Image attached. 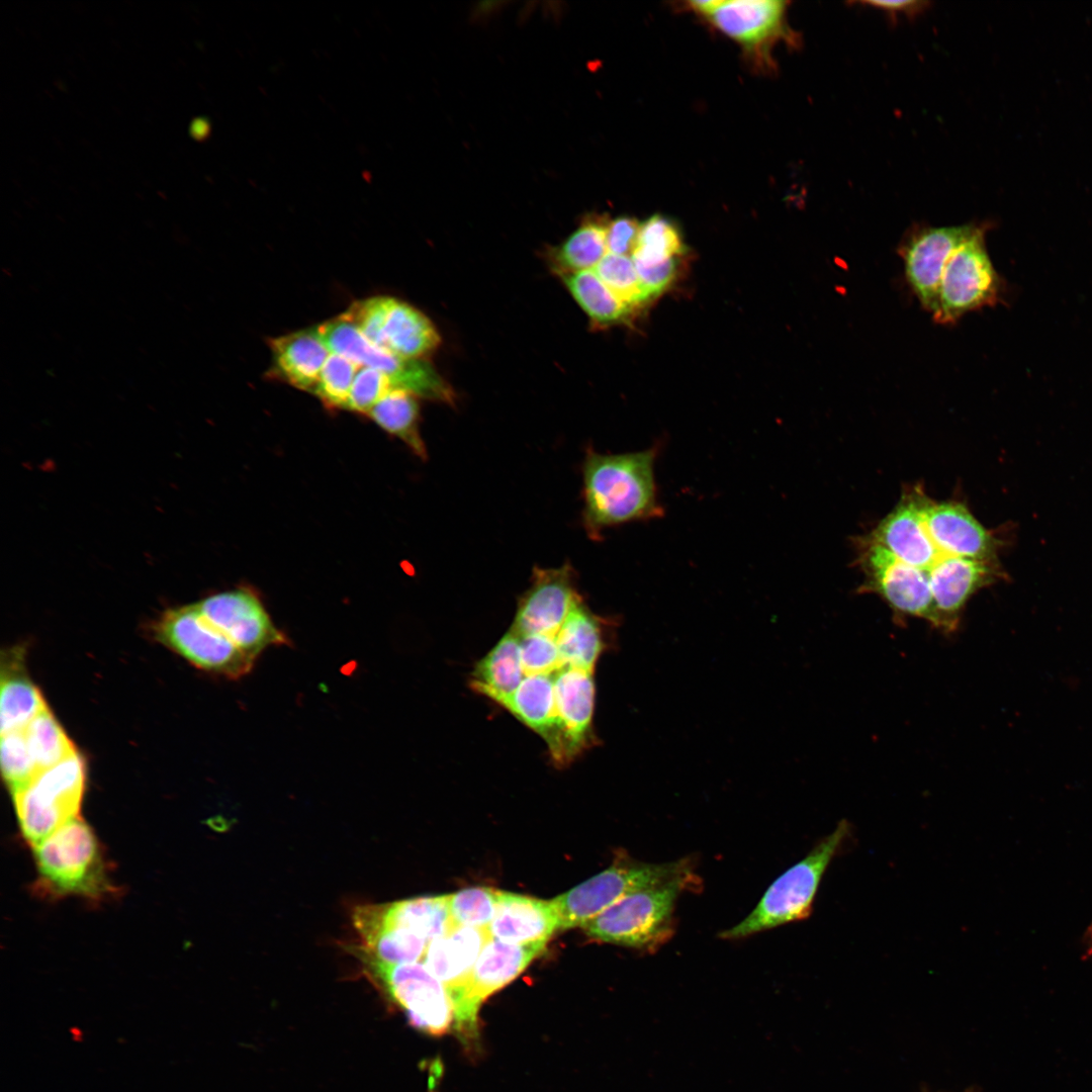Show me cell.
Masks as SVG:
<instances>
[{
  "label": "cell",
  "mask_w": 1092,
  "mask_h": 1092,
  "mask_svg": "<svg viewBox=\"0 0 1092 1092\" xmlns=\"http://www.w3.org/2000/svg\"><path fill=\"white\" fill-rule=\"evenodd\" d=\"M593 270L631 309L648 300L632 257L607 253Z\"/></svg>",
  "instance_id": "33"
},
{
  "label": "cell",
  "mask_w": 1092,
  "mask_h": 1092,
  "mask_svg": "<svg viewBox=\"0 0 1092 1092\" xmlns=\"http://www.w3.org/2000/svg\"><path fill=\"white\" fill-rule=\"evenodd\" d=\"M357 367L346 357L331 353L312 393L330 407L346 408Z\"/></svg>",
  "instance_id": "36"
},
{
  "label": "cell",
  "mask_w": 1092,
  "mask_h": 1092,
  "mask_svg": "<svg viewBox=\"0 0 1092 1092\" xmlns=\"http://www.w3.org/2000/svg\"><path fill=\"white\" fill-rule=\"evenodd\" d=\"M495 892L474 887L448 895L451 920L457 925L488 927L495 911Z\"/></svg>",
  "instance_id": "35"
},
{
  "label": "cell",
  "mask_w": 1092,
  "mask_h": 1092,
  "mask_svg": "<svg viewBox=\"0 0 1092 1092\" xmlns=\"http://www.w3.org/2000/svg\"><path fill=\"white\" fill-rule=\"evenodd\" d=\"M418 398L410 391L392 389L367 415L380 428L401 439L415 454L426 458L427 450L419 430Z\"/></svg>",
  "instance_id": "30"
},
{
  "label": "cell",
  "mask_w": 1092,
  "mask_h": 1092,
  "mask_svg": "<svg viewBox=\"0 0 1092 1092\" xmlns=\"http://www.w3.org/2000/svg\"><path fill=\"white\" fill-rule=\"evenodd\" d=\"M640 230V223L632 217L620 216L608 222V253L632 257Z\"/></svg>",
  "instance_id": "39"
},
{
  "label": "cell",
  "mask_w": 1092,
  "mask_h": 1092,
  "mask_svg": "<svg viewBox=\"0 0 1092 1092\" xmlns=\"http://www.w3.org/2000/svg\"><path fill=\"white\" fill-rule=\"evenodd\" d=\"M520 659V636L511 629L475 665L470 687L494 701L513 693L524 679Z\"/></svg>",
  "instance_id": "25"
},
{
  "label": "cell",
  "mask_w": 1092,
  "mask_h": 1092,
  "mask_svg": "<svg viewBox=\"0 0 1092 1092\" xmlns=\"http://www.w3.org/2000/svg\"><path fill=\"white\" fill-rule=\"evenodd\" d=\"M493 918L488 926L491 938L513 944H546L559 929V916L552 901L496 891Z\"/></svg>",
  "instance_id": "20"
},
{
  "label": "cell",
  "mask_w": 1092,
  "mask_h": 1092,
  "mask_svg": "<svg viewBox=\"0 0 1092 1092\" xmlns=\"http://www.w3.org/2000/svg\"><path fill=\"white\" fill-rule=\"evenodd\" d=\"M608 222L602 218H586L560 245L547 251L551 270L557 275L593 270L607 249Z\"/></svg>",
  "instance_id": "26"
},
{
  "label": "cell",
  "mask_w": 1092,
  "mask_h": 1092,
  "mask_svg": "<svg viewBox=\"0 0 1092 1092\" xmlns=\"http://www.w3.org/2000/svg\"><path fill=\"white\" fill-rule=\"evenodd\" d=\"M1 675V735L22 731L48 706L39 690L21 671L20 662L7 661Z\"/></svg>",
  "instance_id": "28"
},
{
  "label": "cell",
  "mask_w": 1092,
  "mask_h": 1092,
  "mask_svg": "<svg viewBox=\"0 0 1092 1092\" xmlns=\"http://www.w3.org/2000/svg\"><path fill=\"white\" fill-rule=\"evenodd\" d=\"M520 659L525 676L552 674L561 668L558 646L550 635L520 636Z\"/></svg>",
  "instance_id": "37"
},
{
  "label": "cell",
  "mask_w": 1092,
  "mask_h": 1092,
  "mask_svg": "<svg viewBox=\"0 0 1092 1092\" xmlns=\"http://www.w3.org/2000/svg\"><path fill=\"white\" fill-rule=\"evenodd\" d=\"M493 702L513 714L546 742L552 760L562 766V739L555 709L552 674L525 676L511 694Z\"/></svg>",
  "instance_id": "21"
},
{
  "label": "cell",
  "mask_w": 1092,
  "mask_h": 1092,
  "mask_svg": "<svg viewBox=\"0 0 1092 1092\" xmlns=\"http://www.w3.org/2000/svg\"><path fill=\"white\" fill-rule=\"evenodd\" d=\"M661 445L620 454L588 448L582 463V523L599 540L606 529L662 518L655 463Z\"/></svg>",
  "instance_id": "1"
},
{
  "label": "cell",
  "mask_w": 1092,
  "mask_h": 1092,
  "mask_svg": "<svg viewBox=\"0 0 1092 1092\" xmlns=\"http://www.w3.org/2000/svg\"><path fill=\"white\" fill-rule=\"evenodd\" d=\"M677 259H670L655 265L635 263L642 289L650 299L665 290L676 276Z\"/></svg>",
  "instance_id": "40"
},
{
  "label": "cell",
  "mask_w": 1092,
  "mask_h": 1092,
  "mask_svg": "<svg viewBox=\"0 0 1092 1092\" xmlns=\"http://www.w3.org/2000/svg\"><path fill=\"white\" fill-rule=\"evenodd\" d=\"M854 841L853 826L842 819L798 862L764 892L754 909L739 923L722 931L723 939H740L791 922L807 919L830 863Z\"/></svg>",
  "instance_id": "3"
},
{
  "label": "cell",
  "mask_w": 1092,
  "mask_h": 1092,
  "mask_svg": "<svg viewBox=\"0 0 1092 1092\" xmlns=\"http://www.w3.org/2000/svg\"><path fill=\"white\" fill-rule=\"evenodd\" d=\"M155 633L195 666L230 678L247 674L255 662L212 625L196 604L168 610L157 622Z\"/></svg>",
  "instance_id": "10"
},
{
  "label": "cell",
  "mask_w": 1092,
  "mask_h": 1092,
  "mask_svg": "<svg viewBox=\"0 0 1092 1092\" xmlns=\"http://www.w3.org/2000/svg\"><path fill=\"white\" fill-rule=\"evenodd\" d=\"M787 4L781 0H722L707 18L746 51L760 55L781 37L794 39L786 24Z\"/></svg>",
  "instance_id": "17"
},
{
  "label": "cell",
  "mask_w": 1092,
  "mask_h": 1092,
  "mask_svg": "<svg viewBox=\"0 0 1092 1092\" xmlns=\"http://www.w3.org/2000/svg\"><path fill=\"white\" fill-rule=\"evenodd\" d=\"M700 882L694 871L628 894L588 921L583 929L593 939L653 951L674 931L675 903Z\"/></svg>",
  "instance_id": "4"
},
{
  "label": "cell",
  "mask_w": 1092,
  "mask_h": 1092,
  "mask_svg": "<svg viewBox=\"0 0 1092 1092\" xmlns=\"http://www.w3.org/2000/svg\"><path fill=\"white\" fill-rule=\"evenodd\" d=\"M32 849L37 871L31 885L34 896L48 901L77 897L99 904L120 895L101 842L81 817Z\"/></svg>",
  "instance_id": "2"
},
{
  "label": "cell",
  "mask_w": 1092,
  "mask_h": 1092,
  "mask_svg": "<svg viewBox=\"0 0 1092 1092\" xmlns=\"http://www.w3.org/2000/svg\"><path fill=\"white\" fill-rule=\"evenodd\" d=\"M860 4L882 10L886 12L891 18H895L897 15H905L907 17H915L924 12L930 5L927 1L920 0H904V1H861Z\"/></svg>",
  "instance_id": "41"
},
{
  "label": "cell",
  "mask_w": 1092,
  "mask_h": 1092,
  "mask_svg": "<svg viewBox=\"0 0 1092 1092\" xmlns=\"http://www.w3.org/2000/svg\"><path fill=\"white\" fill-rule=\"evenodd\" d=\"M370 905L384 920L406 927L429 941L443 935L453 925L448 895Z\"/></svg>",
  "instance_id": "27"
},
{
  "label": "cell",
  "mask_w": 1092,
  "mask_h": 1092,
  "mask_svg": "<svg viewBox=\"0 0 1092 1092\" xmlns=\"http://www.w3.org/2000/svg\"><path fill=\"white\" fill-rule=\"evenodd\" d=\"M85 761L77 751L37 774L13 796L21 834L31 847L69 821L80 817Z\"/></svg>",
  "instance_id": "7"
},
{
  "label": "cell",
  "mask_w": 1092,
  "mask_h": 1092,
  "mask_svg": "<svg viewBox=\"0 0 1092 1092\" xmlns=\"http://www.w3.org/2000/svg\"><path fill=\"white\" fill-rule=\"evenodd\" d=\"M544 948L545 944H513L489 939L474 965L464 992L454 1003V1026L463 1038L476 1036L477 1014L482 1002L520 975Z\"/></svg>",
  "instance_id": "12"
},
{
  "label": "cell",
  "mask_w": 1092,
  "mask_h": 1092,
  "mask_svg": "<svg viewBox=\"0 0 1092 1092\" xmlns=\"http://www.w3.org/2000/svg\"><path fill=\"white\" fill-rule=\"evenodd\" d=\"M553 677L564 766L594 743L595 681L592 672L571 667L559 668Z\"/></svg>",
  "instance_id": "18"
},
{
  "label": "cell",
  "mask_w": 1092,
  "mask_h": 1092,
  "mask_svg": "<svg viewBox=\"0 0 1092 1092\" xmlns=\"http://www.w3.org/2000/svg\"><path fill=\"white\" fill-rule=\"evenodd\" d=\"M441 337L430 318L407 302L390 297L381 349L407 359H426Z\"/></svg>",
  "instance_id": "23"
},
{
  "label": "cell",
  "mask_w": 1092,
  "mask_h": 1092,
  "mask_svg": "<svg viewBox=\"0 0 1092 1092\" xmlns=\"http://www.w3.org/2000/svg\"><path fill=\"white\" fill-rule=\"evenodd\" d=\"M988 225L976 224L972 234L951 253L942 272L933 320L956 323L964 314L1003 299L1005 284L986 247Z\"/></svg>",
  "instance_id": "8"
},
{
  "label": "cell",
  "mask_w": 1092,
  "mask_h": 1092,
  "mask_svg": "<svg viewBox=\"0 0 1092 1092\" xmlns=\"http://www.w3.org/2000/svg\"><path fill=\"white\" fill-rule=\"evenodd\" d=\"M579 598L574 570L569 563L560 567L533 568L529 588L520 599L511 630L519 636H556L572 605Z\"/></svg>",
  "instance_id": "16"
},
{
  "label": "cell",
  "mask_w": 1092,
  "mask_h": 1092,
  "mask_svg": "<svg viewBox=\"0 0 1092 1092\" xmlns=\"http://www.w3.org/2000/svg\"><path fill=\"white\" fill-rule=\"evenodd\" d=\"M330 353L386 374L393 389L410 391L418 397L453 404L455 393L449 383L426 359H407L368 342L343 313L313 329Z\"/></svg>",
  "instance_id": "6"
},
{
  "label": "cell",
  "mask_w": 1092,
  "mask_h": 1092,
  "mask_svg": "<svg viewBox=\"0 0 1092 1092\" xmlns=\"http://www.w3.org/2000/svg\"><path fill=\"white\" fill-rule=\"evenodd\" d=\"M915 493L923 524L940 553L998 563L1000 541L962 503H936L920 486Z\"/></svg>",
  "instance_id": "14"
},
{
  "label": "cell",
  "mask_w": 1092,
  "mask_h": 1092,
  "mask_svg": "<svg viewBox=\"0 0 1092 1092\" xmlns=\"http://www.w3.org/2000/svg\"><path fill=\"white\" fill-rule=\"evenodd\" d=\"M722 0L711 1H691L689 2L690 8L703 16H710L714 10L721 4Z\"/></svg>",
  "instance_id": "42"
},
{
  "label": "cell",
  "mask_w": 1092,
  "mask_h": 1092,
  "mask_svg": "<svg viewBox=\"0 0 1092 1092\" xmlns=\"http://www.w3.org/2000/svg\"><path fill=\"white\" fill-rule=\"evenodd\" d=\"M1 736L2 774L14 795L28 786L39 770L30 754L23 730Z\"/></svg>",
  "instance_id": "34"
},
{
  "label": "cell",
  "mask_w": 1092,
  "mask_h": 1092,
  "mask_svg": "<svg viewBox=\"0 0 1092 1092\" xmlns=\"http://www.w3.org/2000/svg\"><path fill=\"white\" fill-rule=\"evenodd\" d=\"M561 278L592 324L608 327L624 321L630 314L631 308L601 280L594 270L579 271L561 276Z\"/></svg>",
  "instance_id": "29"
},
{
  "label": "cell",
  "mask_w": 1092,
  "mask_h": 1092,
  "mask_svg": "<svg viewBox=\"0 0 1092 1092\" xmlns=\"http://www.w3.org/2000/svg\"><path fill=\"white\" fill-rule=\"evenodd\" d=\"M23 733L39 772L77 751L49 709L34 717Z\"/></svg>",
  "instance_id": "31"
},
{
  "label": "cell",
  "mask_w": 1092,
  "mask_h": 1092,
  "mask_svg": "<svg viewBox=\"0 0 1092 1092\" xmlns=\"http://www.w3.org/2000/svg\"><path fill=\"white\" fill-rule=\"evenodd\" d=\"M202 615L242 651L256 659L266 648L289 644L260 599L251 590L235 589L196 604Z\"/></svg>",
  "instance_id": "15"
},
{
  "label": "cell",
  "mask_w": 1092,
  "mask_h": 1092,
  "mask_svg": "<svg viewBox=\"0 0 1092 1092\" xmlns=\"http://www.w3.org/2000/svg\"><path fill=\"white\" fill-rule=\"evenodd\" d=\"M690 871L693 864L689 858L649 863L620 856L605 871L552 900L559 916V929L583 927L628 894Z\"/></svg>",
  "instance_id": "5"
},
{
  "label": "cell",
  "mask_w": 1092,
  "mask_h": 1092,
  "mask_svg": "<svg viewBox=\"0 0 1092 1092\" xmlns=\"http://www.w3.org/2000/svg\"><path fill=\"white\" fill-rule=\"evenodd\" d=\"M859 563L866 576L862 592L883 599L898 621L918 618L938 630L929 578L922 570L903 563L869 537L861 541Z\"/></svg>",
  "instance_id": "11"
},
{
  "label": "cell",
  "mask_w": 1092,
  "mask_h": 1092,
  "mask_svg": "<svg viewBox=\"0 0 1092 1092\" xmlns=\"http://www.w3.org/2000/svg\"><path fill=\"white\" fill-rule=\"evenodd\" d=\"M491 938L488 927L454 924L430 940L421 961L446 987L453 1005L464 992L474 965Z\"/></svg>",
  "instance_id": "19"
},
{
  "label": "cell",
  "mask_w": 1092,
  "mask_h": 1092,
  "mask_svg": "<svg viewBox=\"0 0 1092 1092\" xmlns=\"http://www.w3.org/2000/svg\"><path fill=\"white\" fill-rule=\"evenodd\" d=\"M684 244L678 229L666 217L654 214L640 223L633 261L642 265H655L678 258Z\"/></svg>",
  "instance_id": "32"
},
{
  "label": "cell",
  "mask_w": 1092,
  "mask_h": 1092,
  "mask_svg": "<svg viewBox=\"0 0 1092 1092\" xmlns=\"http://www.w3.org/2000/svg\"><path fill=\"white\" fill-rule=\"evenodd\" d=\"M1087 941H1088L1089 949L1092 952V925L1088 930V939H1087Z\"/></svg>",
  "instance_id": "43"
},
{
  "label": "cell",
  "mask_w": 1092,
  "mask_h": 1092,
  "mask_svg": "<svg viewBox=\"0 0 1092 1092\" xmlns=\"http://www.w3.org/2000/svg\"><path fill=\"white\" fill-rule=\"evenodd\" d=\"M357 960L374 986L405 1013L412 1026L442 1035L455 1025L454 1005L446 987L423 963L386 965Z\"/></svg>",
  "instance_id": "9"
},
{
  "label": "cell",
  "mask_w": 1092,
  "mask_h": 1092,
  "mask_svg": "<svg viewBox=\"0 0 1092 1092\" xmlns=\"http://www.w3.org/2000/svg\"><path fill=\"white\" fill-rule=\"evenodd\" d=\"M605 622L579 597L555 636L561 667L594 671L606 648Z\"/></svg>",
  "instance_id": "24"
},
{
  "label": "cell",
  "mask_w": 1092,
  "mask_h": 1092,
  "mask_svg": "<svg viewBox=\"0 0 1092 1092\" xmlns=\"http://www.w3.org/2000/svg\"><path fill=\"white\" fill-rule=\"evenodd\" d=\"M977 223L951 226H915L898 248L906 280L921 306L933 315L937 309L942 272L951 253L972 234Z\"/></svg>",
  "instance_id": "13"
},
{
  "label": "cell",
  "mask_w": 1092,
  "mask_h": 1092,
  "mask_svg": "<svg viewBox=\"0 0 1092 1092\" xmlns=\"http://www.w3.org/2000/svg\"><path fill=\"white\" fill-rule=\"evenodd\" d=\"M271 374L302 390L313 392L330 351L313 330L299 331L269 341Z\"/></svg>",
  "instance_id": "22"
},
{
  "label": "cell",
  "mask_w": 1092,
  "mask_h": 1092,
  "mask_svg": "<svg viewBox=\"0 0 1092 1092\" xmlns=\"http://www.w3.org/2000/svg\"><path fill=\"white\" fill-rule=\"evenodd\" d=\"M392 389L391 380L386 374L363 366L357 370L346 408L367 415Z\"/></svg>",
  "instance_id": "38"
}]
</instances>
